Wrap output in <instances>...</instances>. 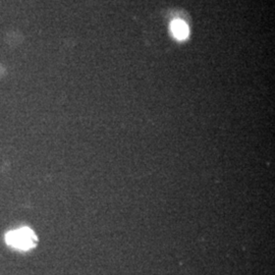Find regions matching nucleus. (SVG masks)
Instances as JSON below:
<instances>
[{"instance_id":"f257e3e1","label":"nucleus","mask_w":275,"mask_h":275,"mask_svg":"<svg viewBox=\"0 0 275 275\" xmlns=\"http://www.w3.org/2000/svg\"><path fill=\"white\" fill-rule=\"evenodd\" d=\"M7 243L19 250H30L37 244V237L28 227L13 231L7 235Z\"/></svg>"},{"instance_id":"f03ea898","label":"nucleus","mask_w":275,"mask_h":275,"mask_svg":"<svg viewBox=\"0 0 275 275\" xmlns=\"http://www.w3.org/2000/svg\"><path fill=\"white\" fill-rule=\"evenodd\" d=\"M171 29V33L172 35L179 41L186 40L189 36V27L187 26V24L181 21V20H175L171 23L170 26Z\"/></svg>"}]
</instances>
